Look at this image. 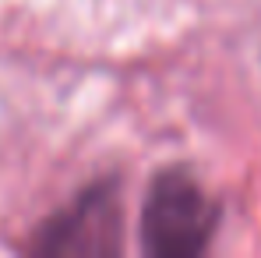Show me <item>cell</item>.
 Instances as JSON below:
<instances>
[{
    "label": "cell",
    "instance_id": "1",
    "mask_svg": "<svg viewBox=\"0 0 261 258\" xmlns=\"http://www.w3.org/2000/svg\"><path fill=\"white\" fill-rule=\"evenodd\" d=\"M219 223V205L187 170L159 173L148 187L141 216V244L148 255H198Z\"/></svg>",
    "mask_w": 261,
    "mask_h": 258
}]
</instances>
